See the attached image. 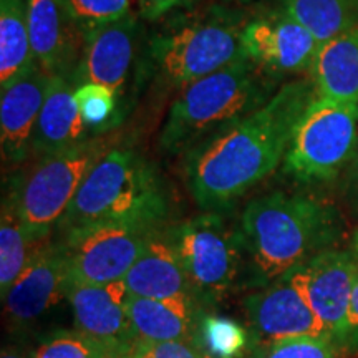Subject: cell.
<instances>
[{"label":"cell","mask_w":358,"mask_h":358,"mask_svg":"<svg viewBox=\"0 0 358 358\" xmlns=\"http://www.w3.org/2000/svg\"><path fill=\"white\" fill-rule=\"evenodd\" d=\"M315 98L312 80H294L257 110L191 148L185 176L199 208L209 213L227 208L275 171Z\"/></svg>","instance_id":"1"},{"label":"cell","mask_w":358,"mask_h":358,"mask_svg":"<svg viewBox=\"0 0 358 358\" xmlns=\"http://www.w3.org/2000/svg\"><path fill=\"white\" fill-rule=\"evenodd\" d=\"M250 284L266 287L338 237L337 214L330 206L301 194L271 192L245 206L241 216Z\"/></svg>","instance_id":"2"},{"label":"cell","mask_w":358,"mask_h":358,"mask_svg":"<svg viewBox=\"0 0 358 358\" xmlns=\"http://www.w3.org/2000/svg\"><path fill=\"white\" fill-rule=\"evenodd\" d=\"M168 194L153 164L133 148L111 146L93 164L57 229L62 236L105 224L163 226Z\"/></svg>","instance_id":"3"},{"label":"cell","mask_w":358,"mask_h":358,"mask_svg":"<svg viewBox=\"0 0 358 358\" xmlns=\"http://www.w3.org/2000/svg\"><path fill=\"white\" fill-rule=\"evenodd\" d=\"M271 73L248 58L187 85L173 101L161 129L166 153H187L219 129L262 106L274 95Z\"/></svg>","instance_id":"4"},{"label":"cell","mask_w":358,"mask_h":358,"mask_svg":"<svg viewBox=\"0 0 358 358\" xmlns=\"http://www.w3.org/2000/svg\"><path fill=\"white\" fill-rule=\"evenodd\" d=\"M248 22L221 7L169 20L150 38L148 58L164 85L182 90L199 78L244 60Z\"/></svg>","instance_id":"5"},{"label":"cell","mask_w":358,"mask_h":358,"mask_svg":"<svg viewBox=\"0 0 358 358\" xmlns=\"http://www.w3.org/2000/svg\"><path fill=\"white\" fill-rule=\"evenodd\" d=\"M111 148L95 136L69 150L40 156L10 179L7 198L35 236L50 239L93 164Z\"/></svg>","instance_id":"6"},{"label":"cell","mask_w":358,"mask_h":358,"mask_svg":"<svg viewBox=\"0 0 358 358\" xmlns=\"http://www.w3.org/2000/svg\"><path fill=\"white\" fill-rule=\"evenodd\" d=\"M168 232L196 302L211 306L222 301L243 268L245 249L241 227H232L217 213H206Z\"/></svg>","instance_id":"7"},{"label":"cell","mask_w":358,"mask_h":358,"mask_svg":"<svg viewBox=\"0 0 358 358\" xmlns=\"http://www.w3.org/2000/svg\"><path fill=\"white\" fill-rule=\"evenodd\" d=\"M358 148V105L315 98L295 129L284 159L285 173L301 181H329Z\"/></svg>","instance_id":"8"},{"label":"cell","mask_w":358,"mask_h":358,"mask_svg":"<svg viewBox=\"0 0 358 358\" xmlns=\"http://www.w3.org/2000/svg\"><path fill=\"white\" fill-rule=\"evenodd\" d=\"M161 226L105 224L62 236L66 250V284L98 285L123 280Z\"/></svg>","instance_id":"9"},{"label":"cell","mask_w":358,"mask_h":358,"mask_svg":"<svg viewBox=\"0 0 358 358\" xmlns=\"http://www.w3.org/2000/svg\"><path fill=\"white\" fill-rule=\"evenodd\" d=\"M140 25L134 15L85 30L82 52L71 83H96L118 96L124 110L131 82L136 77Z\"/></svg>","instance_id":"10"},{"label":"cell","mask_w":358,"mask_h":358,"mask_svg":"<svg viewBox=\"0 0 358 358\" xmlns=\"http://www.w3.org/2000/svg\"><path fill=\"white\" fill-rule=\"evenodd\" d=\"M129 297L124 280L66 289L75 330L95 342L108 358H131L140 347L129 320Z\"/></svg>","instance_id":"11"},{"label":"cell","mask_w":358,"mask_h":358,"mask_svg":"<svg viewBox=\"0 0 358 358\" xmlns=\"http://www.w3.org/2000/svg\"><path fill=\"white\" fill-rule=\"evenodd\" d=\"M289 274L319 317L327 337L338 347L348 302L358 277L357 254L338 249L322 250Z\"/></svg>","instance_id":"12"},{"label":"cell","mask_w":358,"mask_h":358,"mask_svg":"<svg viewBox=\"0 0 358 358\" xmlns=\"http://www.w3.org/2000/svg\"><path fill=\"white\" fill-rule=\"evenodd\" d=\"M250 325V347L261 357L274 343L299 337H327L290 274L244 299Z\"/></svg>","instance_id":"13"},{"label":"cell","mask_w":358,"mask_h":358,"mask_svg":"<svg viewBox=\"0 0 358 358\" xmlns=\"http://www.w3.org/2000/svg\"><path fill=\"white\" fill-rule=\"evenodd\" d=\"M320 42L285 12L249 20L243 30V53L267 73L310 70Z\"/></svg>","instance_id":"14"},{"label":"cell","mask_w":358,"mask_h":358,"mask_svg":"<svg viewBox=\"0 0 358 358\" xmlns=\"http://www.w3.org/2000/svg\"><path fill=\"white\" fill-rule=\"evenodd\" d=\"M50 75L35 64L0 90V143L3 164L20 166L32 153V143Z\"/></svg>","instance_id":"15"},{"label":"cell","mask_w":358,"mask_h":358,"mask_svg":"<svg viewBox=\"0 0 358 358\" xmlns=\"http://www.w3.org/2000/svg\"><path fill=\"white\" fill-rule=\"evenodd\" d=\"M66 250L62 241L50 243L13 282L2 301L13 325L24 327L66 297Z\"/></svg>","instance_id":"16"},{"label":"cell","mask_w":358,"mask_h":358,"mask_svg":"<svg viewBox=\"0 0 358 358\" xmlns=\"http://www.w3.org/2000/svg\"><path fill=\"white\" fill-rule=\"evenodd\" d=\"M27 3L35 64L48 75L71 80L82 52L83 32L65 0H27Z\"/></svg>","instance_id":"17"},{"label":"cell","mask_w":358,"mask_h":358,"mask_svg":"<svg viewBox=\"0 0 358 358\" xmlns=\"http://www.w3.org/2000/svg\"><path fill=\"white\" fill-rule=\"evenodd\" d=\"M73 92L75 85L70 78L64 75H50L30 153L35 158L58 153L100 136L80 115Z\"/></svg>","instance_id":"18"},{"label":"cell","mask_w":358,"mask_h":358,"mask_svg":"<svg viewBox=\"0 0 358 358\" xmlns=\"http://www.w3.org/2000/svg\"><path fill=\"white\" fill-rule=\"evenodd\" d=\"M124 284L131 295L148 299H171L191 295V285L168 231L156 229L136 259Z\"/></svg>","instance_id":"19"},{"label":"cell","mask_w":358,"mask_h":358,"mask_svg":"<svg viewBox=\"0 0 358 358\" xmlns=\"http://www.w3.org/2000/svg\"><path fill=\"white\" fill-rule=\"evenodd\" d=\"M128 313L140 343H163L198 338L201 312L194 297L148 299L131 295Z\"/></svg>","instance_id":"20"},{"label":"cell","mask_w":358,"mask_h":358,"mask_svg":"<svg viewBox=\"0 0 358 358\" xmlns=\"http://www.w3.org/2000/svg\"><path fill=\"white\" fill-rule=\"evenodd\" d=\"M310 73L317 98L358 105V25L320 45Z\"/></svg>","instance_id":"21"},{"label":"cell","mask_w":358,"mask_h":358,"mask_svg":"<svg viewBox=\"0 0 358 358\" xmlns=\"http://www.w3.org/2000/svg\"><path fill=\"white\" fill-rule=\"evenodd\" d=\"M50 239L35 236L22 222L8 198L2 203L0 217V290L2 297L22 275V272L35 261Z\"/></svg>","instance_id":"22"},{"label":"cell","mask_w":358,"mask_h":358,"mask_svg":"<svg viewBox=\"0 0 358 358\" xmlns=\"http://www.w3.org/2000/svg\"><path fill=\"white\" fill-rule=\"evenodd\" d=\"M35 65L27 0H0V88Z\"/></svg>","instance_id":"23"},{"label":"cell","mask_w":358,"mask_h":358,"mask_svg":"<svg viewBox=\"0 0 358 358\" xmlns=\"http://www.w3.org/2000/svg\"><path fill=\"white\" fill-rule=\"evenodd\" d=\"M282 12L306 27L320 45L358 25V0H279Z\"/></svg>","instance_id":"24"},{"label":"cell","mask_w":358,"mask_h":358,"mask_svg":"<svg viewBox=\"0 0 358 358\" xmlns=\"http://www.w3.org/2000/svg\"><path fill=\"white\" fill-rule=\"evenodd\" d=\"M198 340L214 358H239L250 347L249 330L236 320L211 313H201Z\"/></svg>","instance_id":"25"},{"label":"cell","mask_w":358,"mask_h":358,"mask_svg":"<svg viewBox=\"0 0 358 358\" xmlns=\"http://www.w3.org/2000/svg\"><path fill=\"white\" fill-rule=\"evenodd\" d=\"M75 103L80 115L96 134H103L122 118V105L111 90L96 83H83L75 87Z\"/></svg>","instance_id":"26"},{"label":"cell","mask_w":358,"mask_h":358,"mask_svg":"<svg viewBox=\"0 0 358 358\" xmlns=\"http://www.w3.org/2000/svg\"><path fill=\"white\" fill-rule=\"evenodd\" d=\"M65 3L82 32L131 15L129 0H65Z\"/></svg>","instance_id":"27"},{"label":"cell","mask_w":358,"mask_h":358,"mask_svg":"<svg viewBox=\"0 0 358 358\" xmlns=\"http://www.w3.org/2000/svg\"><path fill=\"white\" fill-rule=\"evenodd\" d=\"M32 358H108L95 342L80 332H60L40 343Z\"/></svg>","instance_id":"28"},{"label":"cell","mask_w":358,"mask_h":358,"mask_svg":"<svg viewBox=\"0 0 358 358\" xmlns=\"http://www.w3.org/2000/svg\"><path fill=\"white\" fill-rule=\"evenodd\" d=\"M338 352L329 337H299L274 343L261 358H337Z\"/></svg>","instance_id":"29"},{"label":"cell","mask_w":358,"mask_h":358,"mask_svg":"<svg viewBox=\"0 0 358 358\" xmlns=\"http://www.w3.org/2000/svg\"><path fill=\"white\" fill-rule=\"evenodd\" d=\"M136 352L148 358H204V348L198 338L163 343H140Z\"/></svg>","instance_id":"30"},{"label":"cell","mask_w":358,"mask_h":358,"mask_svg":"<svg viewBox=\"0 0 358 358\" xmlns=\"http://www.w3.org/2000/svg\"><path fill=\"white\" fill-rule=\"evenodd\" d=\"M338 348L340 352H358V277L355 285H353L350 302H348L345 327H343V334L342 338H340Z\"/></svg>","instance_id":"31"},{"label":"cell","mask_w":358,"mask_h":358,"mask_svg":"<svg viewBox=\"0 0 358 358\" xmlns=\"http://www.w3.org/2000/svg\"><path fill=\"white\" fill-rule=\"evenodd\" d=\"M198 0H140V15L153 22L166 17L168 13L192 7Z\"/></svg>","instance_id":"32"},{"label":"cell","mask_w":358,"mask_h":358,"mask_svg":"<svg viewBox=\"0 0 358 358\" xmlns=\"http://www.w3.org/2000/svg\"><path fill=\"white\" fill-rule=\"evenodd\" d=\"M352 174H353V179H355V182L358 185V148H357V153L353 156L352 159Z\"/></svg>","instance_id":"33"},{"label":"cell","mask_w":358,"mask_h":358,"mask_svg":"<svg viewBox=\"0 0 358 358\" xmlns=\"http://www.w3.org/2000/svg\"><path fill=\"white\" fill-rule=\"evenodd\" d=\"M0 358H25L22 353L19 352H13V350H3L2 352V357Z\"/></svg>","instance_id":"34"},{"label":"cell","mask_w":358,"mask_h":358,"mask_svg":"<svg viewBox=\"0 0 358 358\" xmlns=\"http://www.w3.org/2000/svg\"><path fill=\"white\" fill-rule=\"evenodd\" d=\"M131 358H148V357H145V355H143V353H140V352H134V355H133Z\"/></svg>","instance_id":"35"},{"label":"cell","mask_w":358,"mask_h":358,"mask_svg":"<svg viewBox=\"0 0 358 358\" xmlns=\"http://www.w3.org/2000/svg\"><path fill=\"white\" fill-rule=\"evenodd\" d=\"M204 358H214V357H211V355H209V353H208V352H204Z\"/></svg>","instance_id":"36"}]
</instances>
